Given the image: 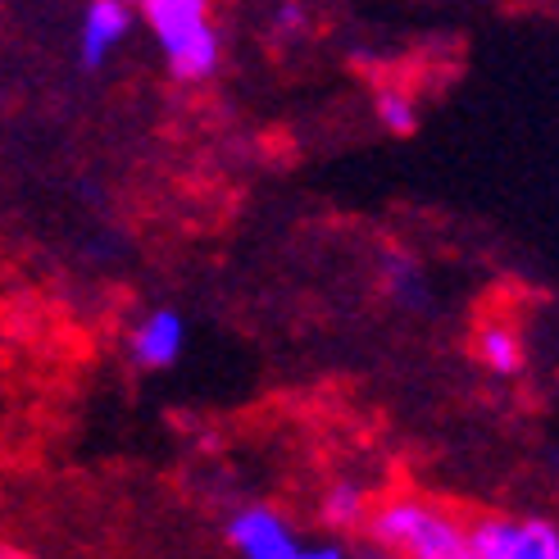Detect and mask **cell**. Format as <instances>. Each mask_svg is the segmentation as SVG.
<instances>
[{
  "label": "cell",
  "mask_w": 559,
  "mask_h": 559,
  "mask_svg": "<svg viewBox=\"0 0 559 559\" xmlns=\"http://www.w3.org/2000/svg\"><path fill=\"white\" fill-rule=\"evenodd\" d=\"M146 23L169 60V73L182 82H201L218 69V27L201 0H146Z\"/></svg>",
  "instance_id": "cell-2"
},
{
  "label": "cell",
  "mask_w": 559,
  "mask_h": 559,
  "mask_svg": "<svg viewBox=\"0 0 559 559\" xmlns=\"http://www.w3.org/2000/svg\"><path fill=\"white\" fill-rule=\"evenodd\" d=\"M0 559H33V555H27V550H14V546H5V550H0Z\"/></svg>",
  "instance_id": "cell-10"
},
{
  "label": "cell",
  "mask_w": 559,
  "mask_h": 559,
  "mask_svg": "<svg viewBox=\"0 0 559 559\" xmlns=\"http://www.w3.org/2000/svg\"><path fill=\"white\" fill-rule=\"evenodd\" d=\"M228 542L241 550V559H346L337 546H305L296 542L292 523L264 506L241 510L228 523Z\"/></svg>",
  "instance_id": "cell-3"
},
{
  "label": "cell",
  "mask_w": 559,
  "mask_h": 559,
  "mask_svg": "<svg viewBox=\"0 0 559 559\" xmlns=\"http://www.w3.org/2000/svg\"><path fill=\"white\" fill-rule=\"evenodd\" d=\"M369 533L401 559H478L473 527L424 496H391L373 510Z\"/></svg>",
  "instance_id": "cell-1"
},
{
  "label": "cell",
  "mask_w": 559,
  "mask_h": 559,
  "mask_svg": "<svg viewBox=\"0 0 559 559\" xmlns=\"http://www.w3.org/2000/svg\"><path fill=\"white\" fill-rule=\"evenodd\" d=\"M323 519L328 523H337V527H355V523H365L373 519L369 514V496L359 483H337L328 496H323Z\"/></svg>",
  "instance_id": "cell-8"
},
{
  "label": "cell",
  "mask_w": 559,
  "mask_h": 559,
  "mask_svg": "<svg viewBox=\"0 0 559 559\" xmlns=\"http://www.w3.org/2000/svg\"><path fill=\"white\" fill-rule=\"evenodd\" d=\"M128 23H132V14L123 5H115V0H96V5H87V14H82V33H78L82 69H100L109 60V50L128 37Z\"/></svg>",
  "instance_id": "cell-6"
},
{
  "label": "cell",
  "mask_w": 559,
  "mask_h": 559,
  "mask_svg": "<svg viewBox=\"0 0 559 559\" xmlns=\"http://www.w3.org/2000/svg\"><path fill=\"white\" fill-rule=\"evenodd\" d=\"M478 359L491 369V373H500V378H514L519 369H523V342H519V332L514 328H506V323H487V328H478Z\"/></svg>",
  "instance_id": "cell-7"
},
{
  "label": "cell",
  "mask_w": 559,
  "mask_h": 559,
  "mask_svg": "<svg viewBox=\"0 0 559 559\" xmlns=\"http://www.w3.org/2000/svg\"><path fill=\"white\" fill-rule=\"evenodd\" d=\"M187 323L178 310H151L142 323L132 328V359L142 369H169L182 355Z\"/></svg>",
  "instance_id": "cell-5"
},
{
  "label": "cell",
  "mask_w": 559,
  "mask_h": 559,
  "mask_svg": "<svg viewBox=\"0 0 559 559\" xmlns=\"http://www.w3.org/2000/svg\"><path fill=\"white\" fill-rule=\"evenodd\" d=\"M473 550L478 559H559V533L542 519H478Z\"/></svg>",
  "instance_id": "cell-4"
},
{
  "label": "cell",
  "mask_w": 559,
  "mask_h": 559,
  "mask_svg": "<svg viewBox=\"0 0 559 559\" xmlns=\"http://www.w3.org/2000/svg\"><path fill=\"white\" fill-rule=\"evenodd\" d=\"M373 115L386 132H396V136H409L418 128V109H414V96L401 92V87H378L373 96Z\"/></svg>",
  "instance_id": "cell-9"
}]
</instances>
